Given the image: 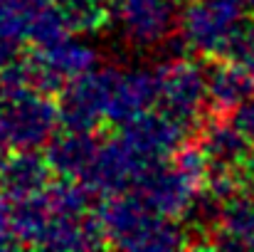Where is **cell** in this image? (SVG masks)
I'll list each match as a JSON object with an SVG mask.
<instances>
[{
    "label": "cell",
    "instance_id": "cell-1",
    "mask_svg": "<svg viewBox=\"0 0 254 252\" xmlns=\"http://www.w3.org/2000/svg\"><path fill=\"white\" fill-rule=\"evenodd\" d=\"M0 89L7 94V149L30 151L45 149L47 141L57 134L60 106L37 89Z\"/></svg>",
    "mask_w": 254,
    "mask_h": 252
},
{
    "label": "cell",
    "instance_id": "cell-2",
    "mask_svg": "<svg viewBox=\"0 0 254 252\" xmlns=\"http://www.w3.org/2000/svg\"><path fill=\"white\" fill-rule=\"evenodd\" d=\"M242 17V0H190L180 15V35L185 37L190 52L220 57Z\"/></svg>",
    "mask_w": 254,
    "mask_h": 252
},
{
    "label": "cell",
    "instance_id": "cell-3",
    "mask_svg": "<svg viewBox=\"0 0 254 252\" xmlns=\"http://www.w3.org/2000/svg\"><path fill=\"white\" fill-rule=\"evenodd\" d=\"M163 96L161 109L175 116L190 131L200 129L205 121V106L210 104L207 70L188 57L163 62Z\"/></svg>",
    "mask_w": 254,
    "mask_h": 252
},
{
    "label": "cell",
    "instance_id": "cell-4",
    "mask_svg": "<svg viewBox=\"0 0 254 252\" xmlns=\"http://www.w3.org/2000/svg\"><path fill=\"white\" fill-rule=\"evenodd\" d=\"M153 164H158V161H148L131 144H126L121 136H116V139L101 141L99 154L91 161V166L86 168L82 180L96 193V198L131 193Z\"/></svg>",
    "mask_w": 254,
    "mask_h": 252
},
{
    "label": "cell",
    "instance_id": "cell-5",
    "mask_svg": "<svg viewBox=\"0 0 254 252\" xmlns=\"http://www.w3.org/2000/svg\"><path fill=\"white\" fill-rule=\"evenodd\" d=\"M114 77L116 67H104L69 80L62 89L60 124L72 131H96L106 119Z\"/></svg>",
    "mask_w": 254,
    "mask_h": 252
},
{
    "label": "cell",
    "instance_id": "cell-6",
    "mask_svg": "<svg viewBox=\"0 0 254 252\" xmlns=\"http://www.w3.org/2000/svg\"><path fill=\"white\" fill-rule=\"evenodd\" d=\"M178 0H128L116 10L121 37L133 47H158L180 27Z\"/></svg>",
    "mask_w": 254,
    "mask_h": 252
},
{
    "label": "cell",
    "instance_id": "cell-7",
    "mask_svg": "<svg viewBox=\"0 0 254 252\" xmlns=\"http://www.w3.org/2000/svg\"><path fill=\"white\" fill-rule=\"evenodd\" d=\"M200 183L188 178L173 161H158L146 170L141 183L131 190L136 193L153 213L168 218H185L192 200L200 193Z\"/></svg>",
    "mask_w": 254,
    "mask_h": 252
},
{
    "label": "cell",
    "instance_id": "cell-8",
    "mask_svg": "<svg viewBox=\"0 0 254 252\" xmlns=\"http://www.w3.org/2000/svg\"><path fill=\"white\" fill-rule=\"evenodd\" d=\"M163 96V67H136L119 70L111 86V99L106 109V119L111 124H126L128 119L153 109Z\"/></svg>",
    "mask_w": 254,
    "mask_h": 252
},
{
    "label": "cell",
    "instance_id": "cell-9",
    "mask_svg": "<svg viewBox=\"0 0 254 252\" xmlns=\"http://www.w3.org/2000/svg\"><path fill=\"white\" fill-rule=\"evenodd\" d=\"M188 126H183L168 111H143L121 124V139L131 144L148 161H168L188 141Z\"/></svg>",
    "mask_w": 254,
    "mask_h": 252
},
{
    "label": "cell",
    "instance_id": "cell-10",
    "mask_svg": "<svg viewBox=\"0 0 254 252\" xmlns=\"http://www.w3.org/2000/svg\"><path fill=\"white\" fill-rule=\"evenodd\" d=\"M205 248L217 250H254V185L225 200L217 225L210 230Z\"/></svg>",
    "mask_w": 254,
    "mask_h": 252
},
{
    "label": "cell",
    "instance_id": "cell-11",
    "mask_svg": "<svg viewBox=\"0 0 254 252\" xmlns=\"http://www.w3.org/2000/svg\"><path fill=\"white\" fill-rule=\"evenodd\" d=\"M200 146L207 151L212 168H242L247 166L254 151V144L232 124V119H222L220 114L207 116L200 124Z\"/></svg>",
    "mask_w": 254,
    "mask_h": 252
},
{
    "label": "cell",
    "instance_id": "cell-12",
    "mask_svg": "<svg viewBox=\"0 0 254 252\" xmlns=\"http://www.w3.org/2000/svg\"><path fill=\"white\" fill-rule=\"evenodd\" d=\"M50 173H55L45 154H37V149L17 151L5 159L0 170V190L10 195L12 200H22L30 195H40L47 190Z\"/></svg>",
    "mask_w": 254,
    "mask_h": 252
},
{
    "label": "cell",
    "instance_id": "cell-13",
    "mask_svg": "<svg viewBox=\"0 0 254 252\" xmlns=\"http://www.w3.org/2000/svg\"><path fill=\"white\" fill-rule=\"evenodd\" d=\"M101 141L94 131H72L64 129L55 134L45 146V159L50 161L52 170L64 178H82L86 168L99 154Z\"/></svg>",
    "mask_w": 254,
    "mask_h": 252
},
{
    "label": "cell",
    "instance_id": "cell-14",
    "mask_svg": "<svg viewBox=\"0 0 254 252\" xmlns=\"http://www.w3.org/2000/svg\"><path fill=\"white\" fill-rule=\"evenodd\" d=\"M104 245H109V240L96 215H52L37 240V248L45 250H99Z\"/></svg>",
    "mask_w": 254,
    "mask_h": 252
},
{
    "label": "cell",
    "instance_id": "cell-15",
    "mask_svg": "<svg viewBox=\"0 0 254 252\" xmlns=\"http://www.w3.org/2000/svg\"><path fill=\"white\" fill-rule=\"evenodd\" d=\"M207 91L215 114H227L254 91V77L240 65L220 60L207 67Z\"/></svg>",
    "mask_w": 254,
    "mask_h": 252
},
{
    "label": "cell",
    "instance_id": "cell-16",
    "mask_svg": "<svg viewBox=\"0 0 254 252\" xmlns=\"http://www.w3.org/2000/svg\"><path fill=\"white\" fill-rule=\"evenodd\" d=\"M35 52L64 82H69V80H74V77H79L84 72H91L96 67V60H99L96 50L89 42L74 37V32L67 35V37H62V40H57L55 45L35 47Z\"/></svg>",
    "mask_w": 254,
    "mask_h": 252
},
{
    "label": "cell",
    "instance_id": "cell-17",
    "mask_svg": "<svg viewBox=\"0 0 254 252\" xmlns=\"http://www.w3.org/2000/svg\"><path fill=\"white\" fill-rule=\"evenodd\" d=\"M45 195L52 208V215H67V218L89 215L94 198H96V193L82 178H64V175H60V180L50 183Z\"/></svg>",
    "mask_w": 254,
    "mask_h": 252
},
{
    "label": "cell",
    "instance_id": "cell-18",
    "mask_svg": "<svg viewBox=\"0 0 254 252\" xmlns=\"http://www.w3.org/2000/svg\"><path fill=\"white\" fill-rule=\"evenodd\" d=\"M27 42L25 0H0V67L17 60Z\"/></svg>",
    "mask_w": 254,
    "mask_h": 252
},
{
    "label": "cell",
    "instance_id": "cell-19",
    "mask_svg": "<svg viewBox=\"0 0 254 252\" xmlns=\"http://www.w3.org/2000/svg\"><path fill=\"white\" fill-rule=\"evenodd\" d=\"M52 218V208L47 203V195H30L22 200H15V228L22 248H37L40 235L45 233L47 223Z\"/></svg>",
    "mask_w": 254,
    "mask_h": 252
},
{
    "label": "cell",
    "instance_id": "cell-20",
    "mask_svg": "<svg viewBox=\"0 0 254 252\" xmlns=\"http://www.w3.org/2000/svg\"><path fill=\"white\" fill-rule=\"evenodd\" d=\"M57 7L74 35H94L99 32L111 12L106 0H57Z\"/></svg>",
    "mask_w": 254,
    "mask_h": 252
},
{
    "label": "cell",
    "instance_id": "cell-21",
    "mask_svg": "<svg viewBox=\"0 0 254 252\" xmlns=\"http://www.w3.org/2000/svg\"><path fill=\"white\" fill-rule=\"evenodd\" d=\"M220 60H227V62H235V65L245 67L254 77V20L242 17L237 22L230 40L225 42V50H222Z\"/></svg>",
    "mask_w": 254,
    "mask_h": 252
},
{
    "label": "cell",
    "instance_id": "cell-22",
    "mask_svg": "<svg viewBox=\"0 0 254 252\" xmlns=\"http://www.w3.org/2000/svg\"><path fill=\"white\" fill-rule=\"evenodd\" d=\"M22 248L15 228V200L0 190V250Z\"/></svg>",
    "mask_w": 254,
    "mask_h": 252
},
{
    "label": "cell",
    "instance_id": "cell-23",
    "mask_svg": "<svg viewBox=\"0 0 254 252\" xmlns=\"http://www.w3.org/2000/svg\"><path fill=\"white\" fill-rule=\"evenodd\" d=\"M230 119H232V124L254 144V91L240 106H235V109L230 111Z\"/></svg>",
    "mask_w": 254,
    "mask_h": 252
},
{
    "label": "cell",
    "instance_id": "cell-24",
    "mask_svg": "<svg viewBox=\"0 0 254 252\" xmlns=\"http://www.w3.org/2000/svg\"><path fill=\"white\" fill-rule=\"evenodd\" d=\"M0 149H7V94L0 89Z\"/></svg>",
    "mask_w": 254,
    "mask_h": 252
},
{
    "label": "cell",
    "instance_id": "cell-25",
    "mask_svg": "<svg viewBox=\"0 0 254 252\" xmlns=\"http://www.w3.org/2000/svg\"><path fill=\"white\" fill-rule=\"evenodd\" d=\"M245 168H247V173H250V178H252V180H254V151H252V156H250V161H247V166H245Z\"/></svg>",
    "mask_w": 254,
    "mask_h": 252
},
{
    "label": "cell",
    "instance_id": "cell-26",
    "mask_svg": "<svg viewBox=\"0 0 254 252\" xmlns=\"http://www.w3.org/2000/svg\"><path fill=\"white\" fill-rule=\"evenodd\" d=\"M106 2L111 5V10H119V7H121L124 2H128V0H106Z\"/></svg>",
    "mask_w": 254,
    "mask_h": 252
},
{
    "label": "cell",
    "instance_id": "cell-27",
    "mask_svg": "<svg viewBox=\"0 0 254 252\" xmlns=\"http://www.w3.org/2000/svg\"><path fill=\"white\" fill-rule=\"evenodd\" d=\"M5 159H7V156H5V149H0V170H2V164H5Z\"/></svg>",
    "mask_w": 254,
    "mask_h": 252
},
{
    "label": "cell",
    "instance_id": "cell-28",
    "mask_svg": "<svg viewBox=\"0 0 254 252\" xmlns=\"http://www.w3.org/2000/svg\"><path fill=\"white\" fill-rule=\"evenodd\" d=\"M242 2H245V7H252L254 10V0H242Z\"/></svg>",
    "mask_w": 254,
    "mask_h": 252
}]
</instances>
